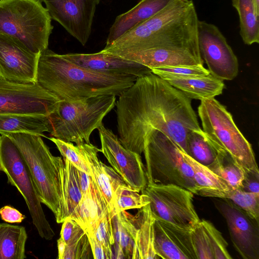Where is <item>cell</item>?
<instances>
[{
  "mask_svg": "<svg viewBox=\"0 0 259 259\" xmlns=\"http://www.w3.org/2000/svg\"><path fill=\"white\" fill-rule=\"evenodd\" d=\"M119 140L141 155L146 136L157 130L186 153L190 132L201 129L191 99L151 73L138 77L115 103Z\"/></svg>",
  "mask_w": 259,
  "mask_h": 259,
  "instance_id": "obj_1",
  "label": "cell"
},
{
  "mask_svg": "<svg viewBox=\"0 0 259 259\" xmlns=\"http://www.w3.org/2000/svg\"><path fill=\"white\" fill-rule=\"evenodd\" d=\"M198 20L192 0H171L158 13L100 52L117 55L155 48L177 47L200 53Z\"/></svg>",
  "mask_w": 259,
  "mask_h": 259,
  "instance_id": "obj_2",
  "label": "cell"
},
{
  "mask_svg": "<svg viewBox=\"0 0 259 259\" xmlns=\"http://www.w3.org/2000/svg\"><path fill=\"white\" fill-rule=\"evenodd\" d=\"M137 78L96 72L48 48L39 55L36 83L59 101L74 102L99 95L119 96Z\"/></svg>",
  "mask_w": 259,
  "mask_h": 259,
  "instance_id": "obj_3",
  "label": "cell"
},
{
  "mask_svg": "<svg viewBox=\"0 0 259 259\" xmlns=\"http://www.w3.org/2000/svg\"><path fill=\"white\" fill-rule=\"evenodd\" d=\"M116 96L99 95L85 100L60 101L49 116L53 137L76 145L90 143L92 132L103 125L104 117L115 106Z\"/></svg>",
  "mask_w": 259,
  "mask_h": 259,
  "instance_id": "obj_4",
  "label": "cell"
},
{
  "mask_svg": "<svg viewBox=\"0 0 259 259\" xmlns=\"http://www.w3.org/2000/svg\"><path fill=\"white\" fill-rule=\"evenodd\" d=\"M52 18L41 0H0V34L39 54L48 48Z\"/></svg>",
  "mask_w": 259,
  "mask_h": 259,
  "instance_id": "obj_5",
  "label": "cell"
},
{
  "mask_svg": "<svg viewBox=\"0 0 259 259\" xmlns=\"http://www.w3.org/2000/svg\"><path fill=\"white\" fill-rule=\"evenodd\" d=\"M16 144L32 176L41 203L56 217L61 199L60 169L64 161L55 156L41 136L28 133H2Z\"/></svg>",
  "mask_w": 259,
  "mask_h": 259,
  "instance_id": "obj_6",
  "label": "cell"
},
{
  "mask_svg": "<svg viewBox=\"0 0 259 259\" xmlns=\"http://www.w3.org/2000/svg\"><path fill=\"white\" fill-rule=\"evenodd\" d=\"M183 150L162 132L152 130L146 136L143 153L147 184H174L195 193L193 171Z\"/></svg>",
  "mask_w": 259,
  "mask_h": 259,
  "instance_id": "obj_7",
  "label": "cell"
},
{
  "mask_svg": "<svg viewBox=\"0 0 259 259\" xmlns=\"http://www.w3.org/2000/svg\"><path fill=\"white\" fill-rule=\"evenodd\" d=\"M202 130L227 151L245 170L258 169L251 145L226 107L214 98L201 100L198 107Z\"/></svg>",
  "mask_w": 259,
  "mask_h": 259,
  "instance_id": "obj_8",
  "label": "cell"
},
{
  "mask_svg": "<svg viewBox=\"0 0 259 259\" xmlns=\"http://www.w3.org/2000/svg\"><path fill=\"white\" fill-rule=\"evenodd\" d=\"M0 167L9 183L24 198L39 236L46 240L52 239L55 233L46 218L27 165L16 144L3 134L0 136Z\"/></svg>",
  "mask_w": 259,
  "mask_h": 259,
  "instance_id": "obj_9",
  "label": "cell"
},
{
  "mask_svg": "<svg viewBox=\"0 0 259 259\" xmlns=\"http://www.w3.org/2000/svg\"><path fill=\"white\" fill-rule=\"evenodd\" d=\"M141 192L156 219L185 229L200 221L193 204L194 194L186 189L174 184H147Z\"/></svg>",
  "mask_w": 259,
  "mask_h": 259,
  "instance_id": "obj_10",
  "label": "cell"
},
{
  "mask_svg": "<svg viewBox=\"0 0 259 259\" xmlns=\"http://www.w3.org/2000/svg\"><path fill=\"white\" fill-rule=\"evenodd\" d=\"M59 101L36 83H17L0 76V114L49 116Z\"/></svg>",
  "mask_w": 259,
  "mask_h": 259,
  "instance_id": "obj_11",
  "label": "cell"
},
{
  "mask_svg": "<svg viewBox=\"0 0 259 259\" xmlns=\"http://www.w3.org/2000/svg\"><path fill=\"white\" fill-rule=\"evenodd\" d=\"M198 39L201 57L210 74L222 80L235 78L238 73V60L219 28L199 20Z\"/></svg>",
  "mask_w": 259,
  "mask_h": 259,
  "instance_id": "obj_12",
  "label": "cell"
},
{
  "mask_svg": "<svg viewBox=\"0 0 259 259\" xmlns=\"http://www.w3.org/2000/svg\"><path fill=\"white\" fill-rule=\"evenodd\" d=\"M101 152L125 183L138 192L147 185L146 169L141 155L124 148L118 137L102 125L98 129Z\"/></svg>",
  "mask_w": 259,
  "mask_h": 259,
  "instance_id": "obj_13",
  "label": "cell"
},
{
  "mask_svg": "<svg viewBox=\"0 0 259 259\" xmlns=\"http://www.w3.org/2000/svg\"><path fill=\"white\" fill-rule=\"evenodd\" d=\"M52 19L58 22L82 46L87 42L100 0H41Z\"/></svg>",
  "mask_w": 259,
  "mask_h": 259,
  "instance_id": "obj_14",
  "label": "cell"
},
{
  "mask_svg": "<svg viewBox=\"0 0 259 259\" xmlns=\"http://www.w3.org/2000/svg\"><path fill=\"white\" fill-rule=\"evenodd\" d=\"M221 199L215 206L226 221L235 249L244 259H258L259 221L228 199Z\"/></svg>",
  "mask_w": 259,
  "mask_h": 259,
  "instance_id": "obj_15",
  "label": "cell"
},
{
  "mask_svg": "<svg viewBox=\"0 0 259 259\" xmlns=\"http://www.w3.org/2000/svg\"><path fill=\"white\" fill-rule=\"evenodd\" d=\"M39 55L0 34V76L17 83H36Z\"/></svg>",
  "mask_w": 259,
  "mask_h": 259,
  "instance_id": "obj_16",
  "label": "cell"
},
{
  "mask_svg": "<svg viewBox=\"0 0 259 259\" xmlns=\"http://www.w3.org/2000/svg\"><path fill=\"white\" fill-rule=\"evenodd\" d=\"M155 251L163 259H197L191 237V229L177 227L155 219Z\"/></svg>",
  "mask_w": 259,
  "mask_h": 259,
  "instance_id": "obj_17",
  "label": "cell"
},
{
  "mask_svg": "<svg viewBox=\"0 0 259 259\" xmlns=\"http://www.w3.org/2000/svg\"><path fill=\"white\" fill-rule=\"evenodd\" d=\"M136 215L122 211L119 218L134 241L133 259H156L154 247V222L149 203L138 209Z\"/></svg>",
  "mask_w": 259,
  "mask_h": 259,
  "instance_id": "obj_18",
  "label": "cell"
},
{
  "mask_svg": "<svg viewBox=\"0 0 259 259\" xmlns=\"http://www.w3.org/2000/svg\"><path fill=\"white\" fill-rule=\"evenodd\" d=\"M62 55L77 65L100 73L138 77L152 73L150 68L143 65L100 51L93 54L68 53Z\"/></svg>",
  "mask_w": 259,
  "mask_h": 259,
  "instance_id": "obj_19",
  "label": "cell"
},
{
  "mask_svg": "<svg viewBox=\"0 0 259 259\" xmlns=\"http://www.w3.org/2000/svg\"><path fill=\"white\" fill-rule=\"evenodd\" d=\"M150 69L179 66L203 65L200 54L177 47L155 48L117 55Z\"/></svg>",
  "mask_w": 259,
  "mask_h": 259,
  "instance_id": "obj_20",
  "label": "cell"
},
{
  "mask_svg": "<svg viewBox=\"0 0 259 259\" xmlns=\"http://www.w3.org/2000/svg\"><path fill=\"white\" fill-rule=\"evenodd\" d=\"M90 170L91 178L105 201L109 211L114 214V191L123 181L111 167L106 166L98 158L101 149L91 143L77 145Z\"/></svg>",
  "mask_w": 259,
  "mask_h": 259,
  "instance_id": "obj_21",
  "label": "cell"
},
{
  "mask_svg": "<svg viewBox=\"0 0 259 259\" xmlns=\"http://www.w3.org/2000/svg\"><path fill=\"white\" fill-rule=\"evenodd\" d=\"M171 0H141L127 12L118 15L110 27L105 46L120 37L125 32L152 17Z\"/></svg>",
  "mask_w": 259,
  "mask_h": 259,
  "instance_id": "obj_22",
  "label": "cell"
},
{
  "mask_svg": "<svg viewBox=\"0 0 259 259\" xmlns=\"http://www.w3.org/2000/svg\"><path fill=\"white\" fill-rule=\"evenodd\" d=\"M63 161L60 169V208L55 217L57 223H62L71 217L82 196L77 168L67 159L63 158Z\"/></svg>",
  "mask_w": 259,
  "mask_h": 259,
  "instance_id": "obj_23",
  "label": "cell"
},
{
  "mask_svg": "<svg viewBox=\"0 0 259 259\" xmlns=\"http://www.w3.org/2000/svg\"><path fill=\"white\" fill-rule=\"evenodd\" d=\"M183 156L193 171L195 193L203 197L228 198L233 190L221 178L183 151Z\"/></svg>",
  "mask_w": 259,
  "mask_h": 259,
  "instance_id": "obj_24",
  "label": "cell"
},
{
  "mask_svg": "<svg viewBox=\"0 0 259 259\" xmlns=\"http://www.w3.org/2000/svg\"><path fill=\"white\" fill-rule=\"evenodd\" d=\"M191 99L202 100L214 98L222 94L223 80L210 74L207 76L166 80Z\"/></svg>",
  "mask_w": 259,
  "mask_h": 259,
  "instance_id": "obj_25",
  "label": "cell"
},
{
  "mask_svg": "<svg viewBox=\"0 0 259 259\" xmlns=\"http://www.w3.org/2000/svg\"><path fill=\"white\" fill-rule=\"evenodd\" d=\"M107 206L92 180L88 192L69 218L75 221L86 234L93 232L95 225L101 213Z\"/></svg>",
  "mask_w": 259,
  "mask_h": 259,
  "instance_id": "obj_26",
  "label": "cell"
},
{
  "mask_svg": "<svg viewBox=\"0 0 259 259\" xmlns=\"http://www.w3.org/2000/svg\"><path fill=\"white\" fill-rule=\"evenodd\" d=\"M48 116L28 114H0V134L28 133L45 137L50 132Z\"/></svg>",
  "mask_w": 259,
  "mask_h": 259,
  "instance_id": "obj_27",
  "label": "cell"
},
{
  "mask_svg": "<svg viewBox=\"0 0 259 259\" xmlns=\"http://www.w3.org/2000/svg\"><path fill=\"white\" fill-rule=\"evenodd\" d=\"M23 226L0 223V259H24L27 239Z\"/></svg>",
  "mask_w": 259,
  "mask_h": 259,
  "instance_id": "obj_28",
  "label": "cell"
},
{
  "mask_svg": "<svg viewBox=\"0 0 259 259\" xmlns=\"http://www.w3.org/2000/svg\"><path fill=\"white\" fill-rule=\"evenodd\" d=\"M186 154L199 163L208 167L215 160L221 147L201 128L189 133L186 139Z\"/></svg>",
  "mask_w": 259,
  "mask_h": 259,
  "instance_id": "obj_29",
  "label": "cell"
},
{
  "mask_svg": "<svg viewBox=\"0 0 259 259\" xmlns=\"http://www.w3.org/2000/svg\"><path fill=\"white\" fill-rule=\"evenodd\" d=\"M239 20V33L247 45L259 43V16L255 12L252 0H232Z\"/></svg>",
  "mask_w": 259,
  "mask_h": 259,
  "instance_id": "obj_30",
  "label": "cell"
},
{
  "mask_svg": "<svg viewBox=\"0 0 259 259\" xmlns=\"http://www.w3.org/2000/svg\"><path fill=\"white\" fill-rule=\"evenodd\" d=\"M207 167L225 181L233 190L241 187L245 170L222 147L219 150L214 161Z\"/></svg>",
  "mask_w": 259,
  "mask_h": 259,
  "instance_id": "obj_31",
  "label": "cell"
},
{
  "mask_svg": "<svg viewBox=\"0 0 259 259\" xmlns=\"http://www.w3.org/2000/svg\"><path fill=\"white\" fill-rule=\"evenodd\" d=\"M124 181L120 183L114 191V214L130 209L141 208L149 203L146 196L140 194Z\"/></svg>",
  "mask_w": 259,
  "mask_h": 259,
  "instance_id": "obj_32",
  "label": "cell"
},
{
  "mask_svg": "<svg viewBox=\"0 0 259 259\" xmlns=\"http://www.w3.org/2000/svg\"><path fill=\"white\" fill-rule=\"evenodd\" d=\"M112 223L115 240L113 258H132L134 241L117 213L113 216Z\"/></svg>",
  "mask_w": 259,
  "mask_h": 259,
  "instance_id": "obj_33",
  "label": "cell"
},
{
  "mask_svg": "<svg viewBox=\"0 0 259 259\" xmlns=\"http://www.w3.org/2000/svg\"><path fill=\"white\" fill-rule=\"evenodd\" d=\"M114 214L108 208L105 209L100 214L93 229L96 238L105 249L108 259L113 258L112 247L115 240L112 218Z\"/></svg>",
  "mask_w": 259,
  "mask_h": 259,
  "instance_id": "obj_34",
  "label": "cell"
},
{
  "mask_svg": "<svg viewBox=\"0 0 259 259\" xmlns=\"http://www.w3.org/2000/svg\"><path fill=\"white\" fill-rule=\"evenodd\" d=\"M152 73L167 80L204 76L210 73L203 65L179 66L151 68Z\"/></svg>",
  "mask_w": 259,
  "mask_h": 259,
  "instance_id": "obj_35",
  "label": "cell"
},
{
  "mask_svg": "<svg viewBox=\"0 0 259 259\" xmlns=\"http://www.w3.org/2000/svg\"><path fill=\"white\" fill-rule=\"evenodd\" d=\"M226 199L248 215L259 221V193L237 189L233 190Z\"/></svg>",
  "mask_w": 259,
  "mask_h": 259,
  "instance_id": "obj_36",
  "label": "cell"
},
{
  "mask_svg": "<svg viewBox=\"0 0 259 259\" xmlns=\"http://www.w3.org/2000/svg\"><path fill=\"white\" fill-rule=\"evenodd\" d=\"M49 139L56 146L63 158L67 159L78 169L91 176L90 170L79 147L72 143L51 137Z\"/></svg>",
  "mask_w": 259,
  "mask_h": 259,
  "instance_id": "obj_37",
  "label": "cell"
},
{
  "mask_svg": "<svg viewBox=\"0 0 259 259\" xmlns=\"http://www.w3.org/2000/svg\"><path fill=\"white\" fill-rule=\"evenodd\" d=\"M91 252L88 236L82 230L66 244L62 259L90 258Z\"/></svg>",
  "mask_w": 259,
  "mask_h": 259,
  "instance_id": "obj_38",
  "label": "cell"
},
{
  "mask_svg": "<svg viewBox=\"0 0 259 259\" xmlns=\"http://www.w3.org/2000/svg\"><path fill=\"white\" fill-rule=\"evenodd\" d=\"M191 237L197 259H214L208 236L200 220L191 228Z\"/></svg>",
  "mask_w": 259,
  "mask_h": 259,
  "instance_id": "obj_39",
  "label": "cell"
},
{
  "mask_svg": "<svg viewBox=\"0 0 259 259\" xmlns=\"http://www.w3.org/2000/svg\"><path fill=\"white\" fill-rule=\"evenodd\" d=\"M208 236L214 259L232 258L228 251V243L221 233L209 221L200 220Z\"/></svg>",
  "mask_w": 259,
  "mask_h": 259,
  "instance_id": "obj_40",
  "label": "cell"
},
{
  "mask_svg": "<svg viewBox=\"0 0 259 259\" xmlns=\"http://www.w3.org/2000/svg\"><path fill=\"white\" fill-rule=\"evenodd\" d=\"M240 189L248 192L259 193V170H245Z\"/></svg>",
  "mask_w": 259,
  "mask_h": 259,
  "instance_id": "obj_41",
  "label": "cell"
},
{
  "mask_svg": "<svg viewBox=\"0 0 259 259\" xmlns=\"http://www.w3.org/2000/svg\"><path fill=\"white\" fill-rule=\"evenodd\" d=\"M60 237L65 243L68 242L75 236L83 230L81 227L73 220L67 219L63 223Z\"/></svg>",
  "mask_w": 259,
  "mask_h": 259,
  "instance_id": "obj_42",
  "label": "cell"
},
{
  "mask_svg": "<svg viewBox=\"0 0 259 259\" xmlns=\"http://www.w3.org/2000/svg\"><path fill=\"white\" fill-rule=\"evenodd\" d=\"M0 214L3 221L10 223H21L25 218L17 209L9 205L0 209Z\"/></svg>",
  "mask_w": 259,
  "mask_h": 259,
  "instance_id": "obj_43",
  "label": "cell"
},
{
  "mask_svg": "<svg viewBox=\"0 0 259 259\" xmlns=\"http://www.w3.org/2000/svg\"><path fill=\"white\" fill-rule=\"evenodd\" d=\"M87 235L91 248L93 258L95 259H108L104 247L97 239L94 233H90Z\"/></svg>",
  "mask_w": 259,
  "mask_h": 259,
  "instance_id": "obj_44",
  "label": "cell"
},
{
  "mask_svg": "<svg viewBox=\"0 0 259 259\" xmlns=\"http://www.w3.org/2000/svg\"><path fill=\"white\" fill-rule=\"evenodd\" d=\"M77 174L80 190L82 195H83L89 190L92 183V179L90 175L78 169Z\"/></svg>",
  "mask_w": 259,
  "mask_h": 259,
  "instance_id": "obj_45",
  "label": "cell"
},
{
  "mask_svg": "<svg viewBox=\"0 0 259 259\" xmlns=\"http://www.w3.org/2000/svg\"><path fill=\"white\" fill-rule=\"evenodd\" d=\"M57 247L58 250V258L62 259L65 250L66 243L61 237L57 240Z\"/></svg>",
  "mask_w": 259,
  "mask_h": 259,
  "instance_id": "obj_46",
  "label": "cell"
},
{
  "mask_svg": "<svg viewBox=\"0 0 259 259\" xmlns=\"http://www.w3.org/2000/svg\"><path fill=\"white\" fill-rule=\"evenodd\" d=\"M255 12L259 16V0H252Z\"/></svg>",
  "mask_w": 259,
  "mask_h": 259,
  "instance_id": "obj_47",
  "label": "cell"
},
{
  "mask_svg": "<svg viewBox=\"0 0 259 259\" xmlns=\"http://www.w3.org/2000/svg\"><path fill=\"white\" fill-rule=\"evenodd\" d=\"M0 170H1V167H0Z\"/></svg>",
  "mask_w": 259,
  "mask_h": 259,
  "instance_id": "obj_48",
  "label": "cell"
}]
</instances>
